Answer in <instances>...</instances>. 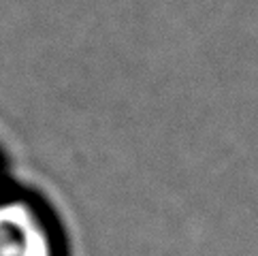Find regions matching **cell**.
Wrapping results in <instances>:
<instances>
[{"label": "cell", "mask_w": 258, "mask_h": 256, "mask_svg": "<svg viewBox=\"0 0 258 256\" xmlns=\"http://www.w3.org/2000/svg\"><path fill=\"white\" fill-rule=\"evenodd\" d=\"M0 256H62L60 237L43 207L28 199L0 201Z\"/></svg>", "instance_id": "obj_1"}]
</instances>
